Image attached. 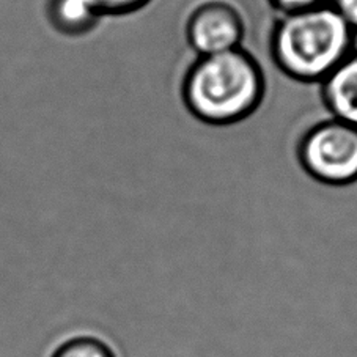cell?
I'll use <instances>...</instances> for the list:
<instances>
[{"mask_svg":"<svg viewBox=\"0 0 357 357\" xmlns=\"http://www.w3.org/2000/svg\"><path fill=\"white\" fill-rule=\"evenodd\" d=\"M264 93L261 66L243 47L197 57L181 84L184 106L197 120L213 126L245 120L260 107Z\"/></svg>","mask_w":357,"mask_h":357,"instance_id":"6da1fadb","label":"cell"},{"mask_svg":"<svg viewBox=\"0 0 357 357\" xmlns=\"http://www.w3.org/2000/svg\"><path fill=\"white\" fill-rule=\"evenodd\" d=\"M354 35L331 5L282 15L271 35V55L294 81L321 82L354 51Z\"/></svg>","mask_w":357,"mask_h":357,"instance_id":"7a4b0ae2","label":"cell"},{"mask_svg":"<svg viewBox=\"0 0 357 357\" xmlns=\"http://www.w3.org/2000/svg\"><path fill=\"white\" fill-rule=\"evenodd\" d=\"M298 158L307 175L329 186L357 181V126L342 120L319 121L298 145Z\"/></svg>","mask_w":357,"mask_h":357,"instance_id":"3957f363","label":"cell"},{"mask_svg":"<svg viewBox=\"0 0 357 357\" xmlns=\"http://www.w3.org/2000/svg\"><path fill=\"white\" fill-rule=\"evenodd\" d=\"M244 36L241 11L227 0H205L188 17L186 40L197 57L243 47Z\"/></svg>","mask_w":357,"mask_h":357,"instance_id":"277c9868","label":"cell"},{"mask_svg":"<svg viewBox=\"0 0 357 357\" xmlns=\"http://www.w3.org/2000/svg\"><path fill=\"white\" fill-rule=\"evenodd\" d=\"M321 95L332 119L357 126V51L323 79Z\"/></svg>","mask_w":357,"mask_h":357,"instance_id":"5b68a950","label":"cell"},{"mask_svg":"<svg viewBox=\"0 0 357 357\" xmlns=\"http://www.w3.org/2000/svg\"><path fill=\"white\" fill-rule=\"evenodd\" d=\"M47 13L55 29L70 35L87 32L98 20L82 0H49Z\"/></svg>","mask_w":357,"mask_h":357,"instance_id":"8992f818","label":"cell"},{"mask_svg":"<svg viewBox=\"0 0 357 357\" xmlns=\"http://www.w3.org/2000/svg\"><path fill=\"white\" fill-rule=\"evenodd\" d=\"M51 357H116L114 348L96 335H73L52 351Z\"/></svg>","mask_w":357,"mask_h":357,"instance_id":"52a82bcc","label":"cell"},{"mask_svg":"<svg viewBox=\"0 0 357 357\" xmlns=\"http://www.w3.org/2000/svg\"><path fill=\"white\" fill-rule=\"evenodd\" d=\"M96 17L128 15L144 8L150 0H82Z\"/></svg>","mask_w":357,"mask_h":357,"instance_id":"ba28073f","label":"cell"},{"mask_svg":"<svg viewBox=\"0 0 357 357\" xmlns=\"http://www.w3.org/2000/svg\"><path fill=\"white\" fill-rule=\"evenodd\" d=\"M273 7L282 15L298 13V11H305L312 8L329 5L331 0H268Z\"/></svg>","mask_w":357,"mask_h":357,"instance_id":"9c48e42d","label":"cell"},{"mask_svg":"<svg viewBox=\"0 0 357 357\" xmlns=\"http://www.w3.org/2000/svg\"><path fill=\"white\" fill-rule=\"evenodd\" d=\"M329 5L357 32V0H331Z\"/></svg>","mask_w":357,"mask_h":357,"instance_id":"30bf717a","label":"cell"}]
</instances>
